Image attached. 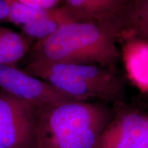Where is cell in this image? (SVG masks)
<instances>
[{
    "label": "cell",
    "mask_w": 148,
    "mask_h": 148,
    "mask_svg": "<svg viewBox=\"0 0 148 148\" xmlns=\"http://www.w3.org/2000/svg\"><path fill=\"white\" fill-rule=\"evenodd\" d=\"M148 135V114L136 110L114 114L101 133L97 148H136Z\"/></svg>",
    "instance_id": "cell-5"
},
{
    "label": "cell",
    "mask_w": 148,
    "mask_h": 148,
    "mask_svg": "<svg viewBox=\"0 0 148 148\" xmlns=\"http://www.w3.org/2000/svg\"><path fill=\"white\" fill-rule=\"evenodd\" d=\"M129 0H64L66 8L77 22H89L112 27ZM116 32V31H115Z\"/></svg>",
    "instance_id": "cell-7"
},
{
    "label": "cell",
    "mask_w": 148,
    "mask_h": 148,
    "mask_svg": "<svg viewBox=\"0 0 148 148\" xmlns=\"http://www.w3.org/2000/svg\"><path fill=\"white\" fill-rule=\"evenodd\" d=\"M114 115L108 107L88 101L40 108L33 148H97Z\"/></svg>",
    "instance_id": "cell-2"
},
{
    "label": "cell",
    "mask_w": 148,
    "mask_h": 148,
    "mask_svg": "<svg viewBox=\"0 0 148 148\" xmlns=\"http://www.w3.org/2000/svg\"><path fill=\"white\" fill-rule=\"evenodd\" d=\"M5 1L9 6V14L4 21L20 27L43 16L49 9L32 8L16 0Z\"/></svg>",
    "instance_id": "cell-12"
},
{
    "label": "cell",
    "mask_w": 148,
    "mask_h": 148,
    "mask_svg": "<svg viewBox=\"0 0 148 148\" xmlns=\"http://www.w3.org/2000/svg\"><path fill=\"white\" fill-rule=\"evenodd\" d=\"M33 43L21 33L0 26V65H16L25 58Z\"/></svg>",
    "instance_id": "cell-11"
},
{
    "label": "cell",
    "mask_w": 148,
    "mask_h": 148,
    "mask_svg": "<svg viewBox=\"0 0 148 148\" xmlns=\"http://www.w3.org/2000/svg\"><path fill=\"white\" fill-rule=\"evenodd\" d=\"M122 42L121 56L127 77L140 91L148 93V42L139 39Z\"/></svg>",
    "instance_id": "cell-9"
},
{
    "label": "cell",
    "mask_w": 148,
    "mask_h": 148,
    "mask_svg": "<svg viewBox=\"0 0 148 148\" xmlns=\"http://www.w3.org/2000/svg\"><path fill=\"white\" fill-rule=\"evenodd\" d=\"M136 148H148V135Z\"/></svg>",
    "instance_id": "cell-15"
},
{
    "label": "cell",
    "mask_w": 148,
    "mask_h": 148,
    "mask_svg": "<svg viewBox=\"0 0 148 148\" xmlns=\"http://www.w3.org/2000/svg\"><path fill=\"white\" fill-rule=\"evenodd\" d=\"M9 14V6L5 0H0V22L4 21Z\"/></svg>",
    "instance_id": "cell-14"
},
{
    "label": "cell",
    "mask_w": 148,
    "mask_h": 148,
    "mask_svg": "<svg viewBox=\"0 0 148 148\" xmlns=\"http://www.w3.org/2000/svg\"><path fill=\"white\" fill-rule=\"evenodd\" d=\"M117 42L112 27L72 22L34 42L24 58L25 64H86L113 70L121 56Z\"/></svg>",
    "instance_id": "cell-1"
},
{
    "label": "cell",
    "mask_w": 148,
    "mask_h": 148,
    "mask_svg": "<svg viewBox=\"0 0 148 148\" xmlns=\"http://www.w3.org/2000/svg\"><path fill=\"white\" fill-rule=\"evenodd\" d=\"M0 148H4V147H3L2 146H1V145H0Z\"/></svg>",
    "instance_id": "cell-16"
},
{
    "label": "cell",
    "mask_w": 148,
    "mask_h": 148,
    "mask_svg": "<svg viewBox=\"0 0 148 148\" xmlns=\"http://www.w3.org/2000/svg\"><path fill=\"white\" fill-rule=\"evenodd\" d=\"M16 1L32 8L48 9L57 6L60 0H16Z\"/></svg>",
    "instance_id": "cell-13"
},
{
    "label": "cell",
    "mask_w": 148,
    "mask_h": 148,
    "mask_svg": "<svg viewBox=\"0 0 148 148\" xmlns=\"http://www.w3.org/2000/svg\"><path fill=\"white\" fill-rule=\"evenodd\" d=\"M40 108L0 89V145L34 147Z\"/></svg>",
    "instance_id": "cell-3"
},
{
    "label": "cell",
    "mask_w": 148,
    "mask_h": 148,
    "mask_svg": "<svg viewBox=\"0 0 148 148\" xmlns=\"http://www.w3.org/2000/svg\"><path fill=\"white\" fill-rule=\"evenodd\" d=\"M0 89L39 108L58 106L70 101H82L12 64L0 65Z\"/></svg>",
    "instance_id": "cell-4"
},
{
    "label": "cell",
    "mask_w": 148,
    "mask_h": 148,
    "mask_svg": "<svg viewBox=\"0 0 148 148\" xmlns=\"http://www.w3.org/2000/svg\"><path fill=\"white\" fill-rule=\"evenodd\" d=\"M50 64L80 77L91 88L97 98L112 102H116L122 98L123 82L113 70L93 64Z\"/></svg>",
    "instance_id": "cell-6"
},
{
    "label": "cell",
    "mask_w": 148,
    "mask_h": 148,
    "mask_svg": "<svg viewBox=\"0 0 148 148\" xmlns=\"http://www.w3.org/2000/svg\"><path fill=\"white\" fill-rule=\"evenodd\" d=\"M117 40L148 42V0H129L115 24Z\"/></svg>",
    "instance_id": "cell-8"
},
{
    "label": "cell",
    "mask_w": 148,
    "mask_h": 148,
    "mask_svg": "<svg viewBox=\"0 0 148 148\" xmlns=\"http://www.w3.org/2000/svg\"><path fill=\"white\" fill-rule=\"evenodd\" d=\"M75 22L64 5L53 7L38 19L21 26V34L32 40L47 38L66 24Z\"/></svg>",
    "instance_id": "cell-10"
}]
</instances>
